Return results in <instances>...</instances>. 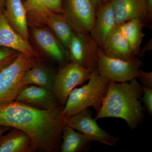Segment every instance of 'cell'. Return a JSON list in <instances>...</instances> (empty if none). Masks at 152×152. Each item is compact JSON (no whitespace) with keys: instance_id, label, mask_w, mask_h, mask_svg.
<instances>
[{"instance_id":"obj_1","label":"cell","mask_w":152,"mask_h":152,"mask_svg":"<svg viewBox=\"0 0 152 152\" xmlns=\"http://www.w3.org/2000/svg\"><path fill=\"white\" fill-rule=\"evenodd\" d=\"M63 108H38L15 101L0 105V126L23 131L31 139L34 150L60 151L64 120Z\"/></svg>"},{"instance_id":"obj_2","label":"cell","mask_w":152,"mask_h":152,"mask_svg":"<svg viewBox=\"0 0 152 152\" xmlns=\"http://www.w3.org/2000/svg\"><path fill=\"white\" fill-rule=\"evenodd\" d=\"M142 86L134 78L129 82L118 83L109 81L107 90L95 119L118 118L134 130L143 121L144 108L141 100Z\"/></svg>"},{"instance_id":"obj_3","label":"cell","mask_w":152,"mask_h":152,"mask_svg":"<svg viewBox=\"0 0 152 152\" xmlns=\"http://www.w3.org/2000/svg\"><path fill=\"white\" fill-rule=\"evenodd\" d=\"M86 84L74 89L68 96L61 115L65 120L88 108L99 111L107 93L109 80L100 75L97 69L92 70Z\"/></svg>"},{"instance_id":"obj_4","label":"cell","mask_w":152,"mask_h":152,"mask_svg":"<svg viewBox=\"0 0 152 152\" xmlns=\"http://www.w3.org/2000/svg\"><path fill=\"white\" fill-rule=\"evenodd\" d=\"M35 63L33 57L20 53L11 64L0 71V105L16 100L26 86L25 73Z\"/></svg>"},{"instance_id":"obj_5","label":"cell","mask_w":152,"mask_h":152,"mask_svg":"<svg viewBox=\"0 0 152 152\" xmlns=\"http://www.w3.org/2000/svg\"><path fill=\"white\" fill-rule=\"evenodd\" d=\"M97 70L102 77L109 81L123 83L136 78L143 65L137 56L129 60L112 58L106 55L102 49L98 51Z\"/></svg>"},{"instance_id":"obj_6","label":"cell","mask_w":152,"mask_h":152,"mask_svg":"<svg viewBox=\"0 0 152 152\" xmlns=\"http://www.w3.org/2000/svg\"><path fill=\"white\" fill-rule=\"evenodd\" d=\"M92 70L72 61L60 69L55 75L53 93L60 104L64 105L72 91L88 80Z\"/></svg>"},{"instance_id":"obj_7","label":"cell","mask_w":152,"mask_h":152,"mask_svg":"<svg viewBox=\"0 0 152 152\" xmlns=\"http://www.w3.org/2000/svg\"><path fill=\"white\" fill-rule=\"evenodd\" d=\"M92 113L90 108L85 109L65 120L64 124L81 133L91 142H99L109 146L115 145L118 138L101 128L93 118Z\"/></svg>"},{"instance_id":"obj_8","label":"cell","mask_w":152,"mask_h":152,"mask_svg":"<svg viewBox=\"0 0 152 152\" xmlns=\"http://www.w3.org/2000/svg\"><path fill=\"white\" fill-rule=\"evenodd\" d=\"M99 46L89 33L74 32L68 48L71 61L86 69L97 68Z\"/></svg>"},{"instance_id":"obj_9","label":"cell","mask_w":152,"mask_h":152,"mask_svg":"<svg viewBox=\"0 0 152 152\" xmlns=\"http://www.w3.org/2000/svg\"><path fill=\"white\" fill-rule=\"evenodd\" d=\"M63 10L74 32L90 33L96 13V7L91 0H66Z\"/></svg>"},{"instance_id":"obj_10","label":"cell","mask_w":152,"mask_h":152,"mask_svg":"<svg viewBox=\"0 0 152 152\" xmlns=\"http://www.w3.org/2000/svg\"><path fill=\"white\" fill-rule=\"evenodd\" d=\"M116 25L115 12L110 1L96 8L94 23L89 34L99 48H102L106 39Z\"/></svg>"},{"instance_id":"obj_11","label":"cell","mask_w":152,"mask_h":152,"mask_svg":"<svg viewBox=\"0 0 152 152\" xmlns=\"http://www.w3.org/2000/svg\"><path fill=\"white\" fill-rule=\"evenodd\" d=\"M119 25L133 19L149 21L146 0H110Z\"/></svg>"},{"instance_id":"obj_12","label":"cell","mask_w":152,"mask_h":152,"mask_svg":"<svg viewBox=\"0 0 152 152\" xmlns=\"http://www.w3.org/2000/svg\"><path fill=\"white\" fill-rule=\"evenodd\" d=\"M15 101L44 110L55 108L60 104L53 92L34 85L24 87Z\"/></svg>"},{"instance_id":"obj_13","label":"cell","mask_w":152,"mask_h":152,"mask_svg":"<svg viewBox=\"0 0 152 152\" xmlns=\"http://www.w3.org/2000/svg\"><path fill=\"white\" fill-rule=\"evenodd\" d=\"M28 42L12 27L0 10V47L12 49L19 53L35 57L37 53Z\"/></svg>"},{"instance_id":"obj_14","label":"cell","mask_w":152,"mask_h":152,"mask_svg":"<svg viewBox=\"0 0 152 152\" xmlns=\"http://www.w3.org/2000/svg\"><path fill=\"white\" fill-rule=\"evenodd\" d=\"M101 49L106 55L112 58L127 60L136 56L118 25L110 33Z\"/></svg>"},{"instance_id":"obj_15","label":"cell","mask_w":152,"mask_h":152,"mask_svg":"<svg viewBox=\"0 0 152 152\" xmlns=\"http://www.w3.org/2000/svg\"><path fill=\"white\" fill-rule=\"evenodd\" d=\"M7 20L22 37L28 41L27 12L22 0H6L4 13Z\"/></svg>"},{"instance_id":"obj_16","label":"cell","mask_w":152,"mask_h":152,"mask_svg":"<svg viewBox=\"0 0 152 152\" xmlns=\"http://www.w3.org/2000/svg\"><path fill=\"white\" fill-rule=\"evenodd\" d=\"M34 151L31 139L23 131L11 128L0 137V152H31Z\"/></svg>"},{"instance_id":"obj_17","label":"cell","mask_w":152,"mask_h":152,"mask_svg":"<svg viewBox=\"0 0 152 152\" xmlns=\"http://www.w3.org/2000/svg\"><path fill=\"white\" fill-rule=\"evenodd\" d=\"M33 36L36 43L49 56L59 63L64 61L66 56L62 45L50 31L36 28L33 31Z\"/></svg>"},{"instance_id":"obj_18","label":"cell","mask_w":152,"mask_h":152,"mask_svg":"<svg viewBox=\"0 0 152 152\" xmlns=\"http://www.w3.org/2000/svg\"><path fill=\"white\" fill-rule=\"evenodd\" d=\"M42 20L50 28L63 46L68 49L74 32L64 15L49 12Z\"/></svg>"},{"instance_id":"obj_19","label":"cell","mask_w":152,"mask_h":152,"mask_svg":"<svg viewBox=\"0 0 152 152\" xmlns=\"http://www.w3.org/2000/svg\"><path fill=\"white\" fill-rule=\"evenodd\" d=\"M55 75L45 66L35 63L25 73L24 84L42 87L53 92Z\"/></svg>"},{"instance_id":"obj_20","label":"cell","mask_w":152,"mask_h":152,"mask_svg":"<svg viewBox=\"0 0 152 152\" xmlns=\"http://www.w3.org/2000/svg\"><path fill=\"white\" fill-rule=\"evenodd\" d=\"M91 140L81 133L64 124L61 135L60 151L61 152H79L89 147Z\"/></svg>"},{"instance_id":"obj_21","label":"cell","mask_w":152,"mask_h":152,"mask_svg":"<svg viewBox=\"0 0 152 152\" xmlns=\"http://www.w3.org/2000/svg\"><path fill=\"white\" fill-rule=\"evenodd\" d=\"M145 23L139 19H133L119 25L120 30L126 39L132 51L138 56L145 34L143 28Z\"/></svg>"},{"instance_id":"obj_22","label":"cell","mask_w":152,"mask_h":152,"mask_svg":"<svg viewBox=\"0 0 152 152\" xmlns=\"http://www.w3.org/2000/svg\"><path fill=\"white\" fill-rule=\"evenodd\" d=\"M63 0H26L24 3L27 13L41 20L49 12L63 13Z\"/></svg>"},{"instance_id":"obj_23","label":"cell","mask_w":152,"mask_h":152,"mask_svg":"<svg viewBox=\"0 0 152 152\" xmlns=\"http://www.w3.org/2000/svg\"><path fill=\"white\" fill-rule=\"evenodd\" d=\"M19 53L12 49L0 47V71L11 64Z\"/></svg>"},{"instance_id":"obj_24","label":"cell","mask_w":152,"mask_h":152,"mask_svg":"<svg viewBox=\"0 0 152 152\" xmlns=\"http://www.w3.org/2000/svg\"><path fill=\"white\" fill-rule=\"evenodd\" d=\"M143 95L142 100L150 115H152V88L142 86Z\"/></svg>"},{"instance_id":"obj_25","label":"cell","mask_w":152,"mask_h":152,"mask_svg":"<svg viewBox=\"0 0 152 152\" xmlns=\"http://www.w3.org/2000/svg\"><path fill=\"white\" fill-rule=\"evenodd\" d=\"M136 78L138 79L142 86L152 88V72H146L141 69Z\"/></svg>"},{"instance_id":"obj_26","label":"cell","mask_w":152,"mask_h":152,"mask_svg":"<svg viewBox=\"0 0 152 152\" xmlns=\"http://www.w3.org/2000/svg\"><path fill=\"white\" fill-rule=\"evenodd\" d=\"M152 49V39L147 42V43L144 46L143 48L140 50L138 56H143L146 53L151 50Z\"/></svg>"},{"instance_id":"obj_27","label":"cell","mask_w":152,"mask_h":152,"mask_svg":"<svg viewBox=\"0 0 152 152\" xmlns=\"http://www.w3.org/2000/svg\"><path fill=\"white\" fill-rule=\"evenodd\" d=\"M11 128L5 126H0V137L4 133H6L10 130Z\"/></svg>"},{"instance_id":"obj_28","label":"cell","mask_w":152,"mask_h":152,"mask_svg":"<svg viewBox=\"0 0 152 152\" xmlns=\"http://www.w3.org/2000/svg\"><path fill=\"white\" fill-rule=\"evenodd\" d=\"M91 1L96 8L102 4V0H91Z\"/></svg>"},{"instance_id":"obj_29","label":"cell","mask_w":152,"mask_h":152,"mask_svg":"<svg viewBox=\"0 0 152 152\" xmlns=\"http://www.w3.org/2000/svg\"><path fill=\"white\" fill-rule=\"evenodd\" d=\"M110 1V0H102V3H107Z\"/></svg>"},{"instance_id":"obj_30","label":"cell","mask_w":152,"mask_h":152,"mask_svg":"<svg viewBox=\"0 0 152 152\" xmlns=\"http://www.w3.org/2000/svg\"><path fill=\"white\" fill-rule=\"evenodd\" d=\"M3 1H4V0H0V7L1 5L2 4Z\"/></svg>"}]
</instances>
